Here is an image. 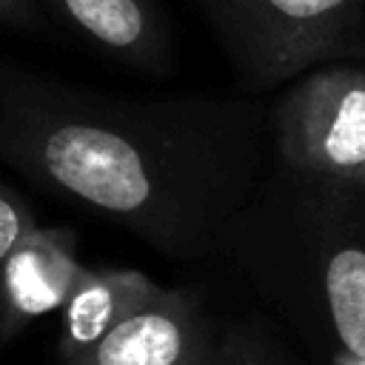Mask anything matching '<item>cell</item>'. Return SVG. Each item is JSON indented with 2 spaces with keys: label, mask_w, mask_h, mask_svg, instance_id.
<instances>
[{
  "label": "cell",
  "mask_w": 365,
  "mask_h": 365,
  "mask_svg": "<svg viewBox=\"0 0 365 365\" xmlns=\"http://www.w3.org/2000/svg\"><path fill=\"white\" fill-rule=\"evenodd\" d=\"M0 160L171 259L220 257L271 163L251 94L134 97L0 66Z\"/></svg>",
  "instance_id": "6da1fadb"
},
{
  "label": "cell",
  "mask_w": 365,
  "mask_h": 365,
  "mask_svg": "<svg viewBox=\"0 0 365 365\" xmlns=\"http://www.w3.org/2000/svg\"><path fill=\"white\" fill-rule=\"evenodd\" d=\"M220 257L328 365H365V185L271 163Z\"/></svg>",
  "instance_id": "7a4b0ae2"
},
{
  "label": "cell",
  "mask_w": 365,
  "mask_h": 365,
  "mask_svg": "<svg viewBox=\"0 0 365 365\" xmlns=\"http://www.w3.org/2000/svg\"><path fill=\"white\" fill-rule=\"evenodd\" d=\"M245 86L271 88L348 60L365 26V0H194Z\"/></svg>",
  "instance_id": "3957f363"
},
{
  "label": "cell",
  "mask_w": 365,
  "mask_h": 365,
  "mask_svg": "<svg viewBox=\"0 0 365 365\" xmlns=\"http://www.w3.org/2000/svg\"><path fill=\"white\" fill-rule=\"evenodd\" d=\"M274 160L305 174L365 185V63L331 60L271 106Z\"/></svg>",
  "instance_id": "277c9868"
},
{
  "label": "cell",
  "mask_w": 365,
  "mask_h": 365,
  "mask_svg": "<svg viewBox=\"0 0 365 365\" xmlns=\"http://www.w3.org/2000/svg\"><path fill=\"white\" fill-rule=\"evenodd\" d=\"M220 328L197 288H163L94 348L63 365H214Z\"/></svg>",
  "instance_id": "5b68a950"
},
{
  "label": "cell",
  "mask_w": 365,
  "mask_h": 365,
  "mask_svg": "<svg viewBox=\"0 0 365 365\" xmlns=\"http://www.w3.org/2000/svg\"><path fill=\"white\" fill-rule=\"evenodd\" d=\"M88 268L77 259V234L66 225L34 228L0 271V336L60 311Z\"/></svg>",
  "instance_id": "8992f818"
},
{
  "label": "cell",
  "mask_w": 365,
  "mask_h": 365,
  "mask_svg": "<svg viewBox=\"0 0 365 365\" xmlns=\"http://www.w3.org/2000/svg\"><path fill=\"white\" fill-rule=\"evenodd\" d=\"M40 6L134 71L163 77L174 68V37L157 0H40Z\"/></svg>",
  "instance_id": "52a82bcc"
},
{
  "label": "cell",
  "mask_w": 365,
  "mask_h": 365,
  "mask_svg": "<svg viewBox=\"0 0 365 365\" xmlns=\"http://www.w3.org/2000/svg\"><path fill=\"white\" fill-rule=\"evenodd\" d=\"M160 291L163 288L137 268H88L68 302L60 308L63 362L94 348L106 334L154 302Z\"/></svg>",
  "instance_id": "ba28073f"
},
{
  "label": "cell",
  "mask_w": 365,
  "mask_h": 365,
  "mask_svg": "<svg viewBox=\"0 0 365 365\" xmlns=\"http://www.w3.org/2000/svg\"><path fill=\"white\" fill-rule=\"evenodd\" d=\"M214 365H297L259 325L231 322L220 331Z\"/></svg>",
  "instance_id": "9c48e42d"
},
{
  "label": "cell",
  "mask_w": 365,
  "mask_h": 365,
  "mask_svg": "<svg viewBox=\"0 0 365 365\" xmlns=\"http://www.w3.org/2000/svg\"><path fill=\"white\" fill-rule=\"evenodd\" d=\"M37 228L31 208L23 202L17 191L0 182V271L14 254V248Z\"/></svg>",
  "instance_id": "30bf717a"
},
{
  "label": "cell",
  "mask_w": 365,
  "mask_h": 365,
  "mask_svg": "<svg viewBox=\"0 0 365 365\" xmlns=\"http://www.w3.org/2000/svg\"><path fill=\"white\" fill-rule=\"evenodd\" d=\"M0 23L37 34L46 29L48 14L40 6V0H0Z\"/></svg>",
  "instance_id": "8fae6325"
},
{
  "label": "cell",
  "mask_w": 365,
  "mask_h": 365,
  "mask_svg": "<svg viewBox=\"0 0 365 365\" xmlns=\"http://www.w3.org/2000/svg\"><path fill=\"white\" fill-rule=\"evenodd\" d=\"M351 60H362V63H365V26H362V34H359V40H356V48H354Z\"/></svg>",
  "instance_id": "7c38bea8"
},
{
  "label": "cell",
  "mask_w": 365,
  "mask_h": 365,
  "mask_svg": "<svg viewBox=\"0 0 365 365\" xmlns=\"http://www.w3.org/2000/svg\"><path fill=\"white\" fill-rule=\"evenodd\" d=\"M0 66H3V60H0Z\"/></svg>",
  "instance_id": "4fadbf2b"
}]
</instances>
